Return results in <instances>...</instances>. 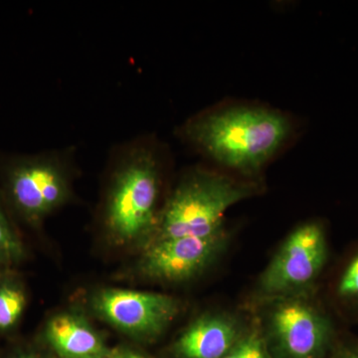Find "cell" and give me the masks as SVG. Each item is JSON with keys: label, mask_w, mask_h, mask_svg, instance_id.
I'll return each instance as SVG.
<instances>
[{"label": "cell", "mask_w": 358, "mask_h": 358, "mask_svg": "<svg viewBox=\"0 0 358 358\" xmlns=\"http://www.w3.org/2000/svg\"><path fill=\"white\" fill-rule=\"evenodd\" d=\"M93 303L103 320L124 333L143 338L159 336L178 312L171 296L129 289H103Z\"/></svg>", "instance_id": "7"}, {"label": "cell", "mask_w": 358, "mask_h": 358, "mask_svg": "<svg viewBox=\"0 0 358 358\" xmlns=\"http://www.w3.org/2000/svg\"><path fill=\"white\" fill-rule=\"evenodd\" d=\"M223 358H271L263 338L258 333L242 336L237 345Z\"/></svg>", "instance_id": "14"}, {"label": "cell", "mask_w": 358, "mask_h": 358, "mask_svg": "<svg viewBox=\"0 0 358 358\" xmlns=\"http://www.w3.org/2000/svg\"><path fill=\"white\" fill-rule=\"evenodd\" d=\"M108 197L106 222L114 236L128 242L155 231L159 214V154L140 145L122 155Z\"/></svg>", "instance_id": "3"}, {"label": "cell", "mask_w": 358, "mask_h": 358, "mask_svg": "<svg viewBox=\"0 0 358 358\" xmlns=\"http://www.w3.org/2000/svg\"><path fill=\"white\" fill-rule=\"evenodd\" d=\"M253 192V185L226 174L200 169L193 171L181 181L159 212L152 243L221 232L226 211Z\"/></svg>", "instance_id": "2"}, {"label": "cell", "mask_w": 358, "mask_h": 358, "mask_svg": "<svg viewBox=\"0 0 358 358\" xmlns=\"http://www.w3.org/2000/svg\"><path fill=\"white\" fill-rule=\"evenodd\" d=\"M327 259V236L322 224H303L289 235L266 268L261 289L280 296L306 288L319 277Z\"/></svg>", "instance_id": "4"}, {"label": "cell", "mask_w": 358, "mask_h": 358, "mask_svg": "<svg viewBox=\"0 0 358 358\" xmlns=\"http://www.w3.org/2000/svg\"><path fill=\"white\" fill-rule=\"evenodd\" d=\"M225 230L207 237H178L150 245L143 259L141 272L150 279L178 282L199 274L225 246Z\"/></svg>", "instance_id": "8"}, {"label": "cell", "mask_w": 358, "mask_h": 358, "mask_svg": "<svg viewBox=\"0 0 358 358\" xmlns=\"http://www.w3.org/2000/svg\"><path fill=\"white\" fill-rule=\"evenodd\" d=\"M336 294L341 301L358 303V252L343 268L336 284Z\"/></svg>", "instance_id": "13"}, {"label": "cell", "mask_w": 358, "mask_h": 358, "mask_svg": "<svg viewBox=\"0 0 358 358\" xmlns=\"http://www.w3.org/2000/svg\"><path fill=\"white\" fill-rule=\"evenodd\" d=\"M271 334L281 358H326L334 346L331 320L300 300L285 301L274 308Z\"/></svg>", "instance_id": "5"}, {"label": "cell", "mask_w": 358, "mask_h": 358, "mask_svg": "<svg viewBox=\"0 0 358 358\" xmlns=\"http://www.w3.org/2000/svg\"><path fill=\"white\" fill-rule=\"evenodd\" d=\"M237 322L225 315H204L179 336L174 352L181 358H223L242 338Z\"/></svg>", "instance_id": "9"}, {"label": "cell", "mask_w": 358, "mask_h": 358, "mask_svg": "<svg viewBox=\"0 0 358 358\" xmlns=\"http://www.w3.org/2000/svg\"><path fill=\"white\" fill-rule=\"evenodd\" d=\"M329 355V358H358V348L339 346L336 348L334 346Z\"/></svg>", "instance_id": "15"}, {"label": "cell", "mask_w": 358, "mask_h": 358, "mask_svg": "<svg viewBox=\"0 0 358 358\" xmlns=\"http://www.w3.org/2000/svg\"><path fill=\"white\" fill-rule=\"evenodd\" d=\"M26 307V294L20 284L0 281V331H10L20 322Z\"/></svg>", "instance_id": "11"}, {"label": "cell", "mask_w": 358, "mask_h": 358, "mask_svg": "<svg viewBox=\"0 0 358 358\" xmlns=\"http://www.w3.org/2000/svg\"><path fill=\"white\" fill-rule=\"evenodd\" d=\"M294 131L289 115L256 103L213 108L192 117L182 129L186 140L205 157L246 176L261 173Z\"/></svg>", "instance_id": "1"}, {"label": "cell", "mask_w": 358, "mask_h": 358, "mask_svg": "<svg viewBox=\"0 0 358 358\" xmlns=\"http://www.w3.org/2000/svg\"><path fill=\"white\" fill-rule=\"evenodd\" d=\"M23 253L22 244L0 207V264L18 262Z\"/></svg>", "instance_id": "12"}, {"label": "cell", "mask_w": 358, "mask_h": 358, "mask_svg": "<svg viewBox=\"0 0 358 358\" xmlns=\"http://www.w3.org/2000/svg\"><path fill=\"white\" fill-rule=\"evenodd\" d=\"M13 358H38V357H37L36 355H32V353L22 352V353H18V355H16L15 357H13Z\"/></svg>", "instance_id": "17"}, {"label": "cell", "mask_w": 358, "mask_h": 358, "mask_svg": "<svg viewBox=\"0 0 358 358\" xmlns=\"http://www.w3.org/2000/svg\"><path fill=\"white\" fill-rule=\"evenodd\" d=\"M47 341L62 358H108L102 339L78 315L62 313L52 317L45 331Z\"/></svg>", "instance_id": "10"}, {"label": "cell", "mask_w": 358, "mask_h": 358, "mask_svg": "<svg viewBox=\"0 0 358 358\" xmlns=\"http://www.w3.org/2000/svg\"><path fill=\"white\" fill-rule=\"evenodd\" d=\"M108 358H145L138 353L131 352V350H124V348H117V350L110 352Z\"/></svg>", "instance_id": "16"}, {"label": "cell", "mask_w": 358, "mask_h": 358, "mask_svg": "<svg viewBox=\"0 0 358 358\" xmlns=\"http://www.w3.org/2000/svg\"><path fill=\"white\" fill-rule=\"evenodd\" d=\"M8 190L14 207L31 222L50 213L69 194L65 169L55 155L16 162L9 169Z\"/></svg>", "instance_id": "6"}]
</instances>
